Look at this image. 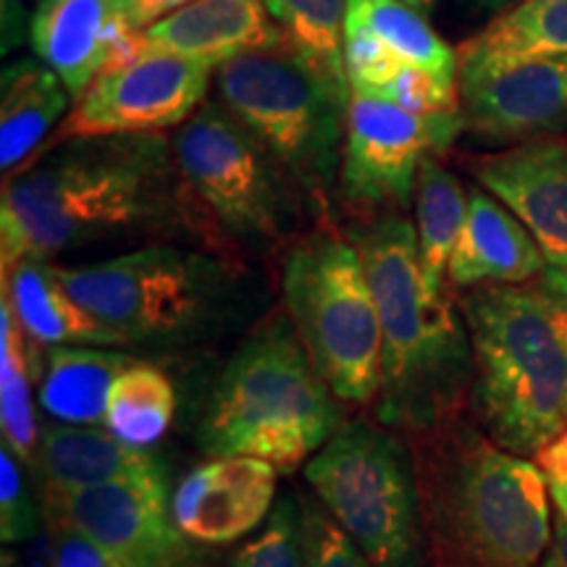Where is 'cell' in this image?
<instances>
[{
  "label": "cell",
  "instance_id": "obj_1",
  "mask_svg": "<svg viewBox=\"0 0 567 567\" xmlns=\"http://www.w3.org/2000/svg\"><path fill=\"white\" fill-rule=\"evenodd\" d=\"M221 239L176 166L166 134L74 137L45 145L6 176L0 197L3 274L27 258L145 234Z\"/></svg>",
  "mask_w": 567,
  "mask_h": 567
},
{
  "label": "cell",
  "instance_id": "obj_2",
  "mask_svg": "<svg viewBox=\"0 0 567 567\" xmlns=\"http://www.w3.org/2000/svg\"><path fill=\"white\" fill-rule=\"evenodd\" d=\"M429 567H538L551 544L536 460L502 450L471 415L408 434Z\"/></svg>",
  "mask_w": 567,
  "mask_h": 567
},
{
  "label": "cell",
  "instance_id": "obj_3",
  "mask_svg": "<svg viewBox=\"0 0 567 567\" xmlns=\"http://www.w3.org/2000/svg\"><path fill=\"white\" fill-rule=\"evenodd\" d=\"M347 237L363 258L381 321V392L375 417L402 436L465 413L473 352L452 297L423 289L417 231L402 210L358 218Z\"/></svg>",
  "mask_w": 567,
  "mask_h": 567
},
{
  "label": "cell",
  "instance_id": "obj_4",
  "mask_svg": "<svg viewBox=\"0 0 567 567\" xmlns=\"http://www.w3.org/2000/svg\"><path fill=\"white\" fill-rule=\"evenodd\" d=\"M473 352L471 415L486 436L536 460L567 431V295L542 281L460 295Z\"/></svg>",
  "mask_w": 567,
  "mask_h": 567
},
{
  "label": "cell",
  "instance_id": "obj_5",
  "mask_svg": "<svg viewBox=\"0 0 567 567\" xmlns=\"http://www.w3.org/2000/svg\"><path fill=\"white\" fill-rule=\"evenodd\" d=\"M339 405L289 318L252 331L213 386L200 423L210 457H252L292 473L339 429Z\"/></svg>",
  "mask_w": 567,
  "mask_h": 567
},
{
  "label": "cell",
  "instance_id": "obj_6",
  "mask_svg": "<svg viewBox=\"0 0 567 567\" xmlns=\"http://www.w3.org/2000/svg\"><path fill=\"white\" fill-rule=\"evenodd\" d=\"M55 271L124 347H182L208 337L234 313L243 279L229 258L163 243Z\"/></svg>",
  "mask_w": 567,
  "mask_h": 567
},
{
  "label": "cell",
  "instance_id": "obj_7",
  "mask_svg": "<svg viewBox=\"0 0 567 567\" xmlns=\"http://www.w3.org/2000/svg\"><path fill=\"white\" fill-rule=\"evenodd\" d=\"M216 101L264 145L318 216L339 184L347 101L289 51L250 53L216 69Z\"/></svg>",
  "mask_w": 567,
  "mask_h": 567
},
{
  "label": "cell",
  "instance_id": "obj_8",
  "mask_svg": "<svg viewBox=\"0 0 567 567\" xmlns=\"http://www.w3.org/2000/svg\"><path fill=\"white\" fill-rule=\"evenodd\" d=\"M281 297L310 363L337 400L371 405L381 392V321L350 237L318 229L289 245Z\"/></svg>",
  "mask_w": 567,
  "mask_h": 567
},
{
  "label": "cell",
  "instance_id": "obj_9",
  "mask_svg": "<svg viewBox=\"0 0 567 567\" xmlns=\"http://www.w3.org/2000/svg\"><path fill=\"white\" fill-rule=\"evenodd\" d=\"M305 481L375 567H429L413 452L381 421H342Z\"/></svg>",
  "mask_w": 567,
  "mask_h": 567
},
{
  "label": "cell",
  "instance_id": "obj_10",
  "mask_svg": "<svg viewBox=\"0 0 567 567\" xmlns=\"http://www.w3.org/2000/svg\"><path fill=\"white\" fill-rule=\"evenodd\" d=\"M176 166L224 243L281 245L300 221L305 197L276 161L218 101H205L172 134Z\"/></svg>",
  "mask_w": 567,
  "mask_h": 567
},
{
  "label": "cell",
  "instance_id": "obj_11",
  "mask_svg": "<svg viewBox=\"0 0 567 567\" xmlns=\"http://www.w3.org/2000/svg\"><path fill=\"white\" fill-rule=\"evenodd\" d=\"M465 132L463 111L413 113L352 92L337 193L358 218L402 210L413 200L423 161L439 158Z\"/></svg>",
  "mask_w": 567,
  "mask_h": 567
},
{
  "label": "cell",
  "instance_id": "obj_12",
  "mask_svg": "<svg viewBox=\"0 0 567 567\" xmlns=\"http://www.w3.org/2000/svg\"><path fill=\"white\" fill-rule=\"evenodd\" d=\"M216 69L166 53H140L137 59L105 69L51 134L48 145L74 137L158 134L179 130L208 101Z\"/></svg>",
  "mask_w": 567,
  "mask_h": 567
},
{
  "label": "cell",
  "instance_id": "obj_13",
  "mask_svg": "<svg viewBox=\"0 0 567 567\" xmlns=\"http://www.w3.org/2000/svg\"><path fill=\"white\" fill-rule=\"evenodd\" d=\"M457 101L465 130L494 142L567 132V55L484 59L460 51Z\"/></svg>",
  "mask_w": 567,
  "mask_h": 567
},
{
  "label": "cell",
  "instance_id": "obj_14",
  "mask_svg": "<svg viewBox=\"0 0 567 567\" xmlns=\"http://www.w3.org/2000/svg\"><path fill=\"white\" fill-rule=\"evenodd\" d=\"M48 515L101 544L122 567H205L174 523L168 488L111 484L48 496Z\"/></svg>",
  "mask_w": 567,
  "mask_h": 567
},
{
  "label": "cell",
  "instance_id": "obj_15",
  "mask_svg": "<svg viewBox=\"0 0 567 567\" xmlns=\"http://www.w3.org/2000/svg\"><path fill=\"white\" fill-rule=\"evenodd\" d=\"M467 168L526 226L547 268L567 271V142L530 140L471 158Z\"/></svg>",
  "mask_w": 567,
  "mask_h": 567
},
{
  "label": "cell",
  "instance_id": "obj_16",
  "mask_svg": "<svg viewBox=\"0 0 567 567\" xmlns=\"http://www.w3.org/2000/svg\"><path fill=\"white\" fill-rule=\"evenodd\" d=\"M281 473L252 457H213L189 471L172 494L174 523L200 547H226L264 526Z\"/></svg>",
  "mask_w": 567,
  "mask_h": 567
},
{
  "label": "cell",
  "instance_id": "obj_17",
  "mask_svg": "<svg viewBox=\"0 0 567 567\" xmlns=\"http://www.w3.org/2000/svg\"><path fill=\"white\" fill-rule=\"evenodd\" d=\"M34 55L80 101L105 69L140 55V32L126 24L116 0H40L30 19Z\"/></svg>",
  "mask_w": 567,
  "mask_h": 567
},
{
  "label": "cell",
  "instance_id": "obj_18",
  "mask_svg": "<svg viewBox=\"0 0 567 567\" xmlns=\"http://www.w3.org/2000/svg\"><path fill=\"white\" fill-rule=\"evenodd\" d=\"M281 48L266 0H195L140 32V53L179 55L213 69Z\"/></svg>",
  "mask_w": 567,
  "mask_h": 567
},
{
  "label": "cell",
  "instance_id": "obj_19",
  "mask_svg": "<svg viewBox=\"0 0 567 567\" xmlns=\"http://www.w3.org/2000/svg\"><path fill=\"white\" fill-rule=\"evenodd\" d=\"M45 496L92 486L134 484L168 488V467L145 446H132L105 425L48 423L40 439Z\"/></svg>",
  "mask_w": 567,
  "mask_h": 567
},
{
  "label": "cell",
  "instance_id": "obj_20",
  "mask_svg": "<svg viewBox=\"0 0 567 567\" xmlns=\"http://www.w3.org/2000/svg\"><path fill=\"white\" fill-rule=\"evenodd\" d=\"M547 274V258L530 231L505 205L473 187L467 193L463 231L450 260V287L528 284Z\"/></svg>",
  "mask_w": 567,
  "mask_h": 567
},
{
  "label": "cell",
  "instance_id": "obj_21",
  "mask_svg": "<svg viewBox=\"0 0 567 567\" xmlns=\"http://www.w3.org/2000/svg\"><path fill=\"white\" fill-rule=\"evenodd\" d=\"M3 297L30 342L40 347H113L124 342L66 292L53 260L27 258L3 274Z\"/></svg>",
  "mask_w": 567,
  "mask_h": 567
},
{
  "label": "cell",
  "instance_id": "obj_22",
  "mask_svg": "<svg viewBox=\"0 0 567 567\" xmlns=\"http://www.w3.org/2000/svg\"><path fill=\"white\" fill-rule=\"evenodd\" d=\"M71 95L61 76L40 59H21L0 80V166L9 176L40 151L42 140L69 116Z\"/></svg>",
  "mask_w": 567,
  "mask_h": 567
},
{
  "label": "cell",
  "instance_id": "obj_23",
  "mask_svg": "<svg viewBox=\"0 0 567 567\" xmlns=\"http://www.w3.org/2000/svg\"><path fill=\"white\" fill-rule=\"evenodd\" d=\"M132 363L113 347H51L40 375L42 413L63 425H103L111 389Z\"/></svg>",
  "mask_w": 567,
  "mask_h": 567
},
{
  "label": "cell",
  "instance_id": "obj_24",
  "mask_svg": "<svg viewBox=\"0 0 567 567\" xmlns=\"http://www.w3.org/2000/svg\"><path fill=\"white\" fill-rule=\"evenodd\" d=\"M467 193L439 158L423 161L415 187L417 264L423 289L436 300L450 297V260L463 231Z\"/></svg>",
  "mask_w": 567,
  "mask_h": 567
},
{
  "label": "cell",
  "instance_id": "obj_25",
  "mask_svg": "<svg viewBox=\"0 0 567 567\" xmlns=\"http://www.w3.org/2000/svg\"><path fill=\"white\" fill-rule=\"evenodd\" d=\"M266 9L279 27L284 51L308 63L350 101L352 87L344 61L350 0H266Z\"/></svg>",
  "mask_w": 567,
  "mask_h": 567
},
{
  "label": "cell",
  "instance_id": "obj_26",
  "mask_svg": "<svg viewBox=\"0 0 567 567\" xmlns=\"http://www.w3.org/2000/svg\"><path fill=\"white\" fill-rule=\"evenodd\" d=\"M347 27L375 34L394 59L425 71L446 90L457 92L460 51L446 45L415 6L405 0H350Z\"/></svg>",
  "mask_w": 567,
  "mask_h": 567
},
{
  "label": "cell",
  "instance_id": "obj_27",
  "mask_svg": "<svg viewBox=\"0 0 567 567\" xmlns=\"http://www.w3.org/2000/svg\"><path fill=\"white\" fill-rule=\"evenodd\" d=\"M40 344L30 342L13 316L11 305L0 297V429L27 467H40V439L34 421L32 384L40 379Z\"/></svg>",
  "mask_w": 567,
  "mask_h": 567
},
{
  "label": "cell",
  "instance_id": "obj_28",
  "mask_svg": "<svg viewBox=\"0 0 567 567\" xmlns=\"http://www.w3.org/2000/svg\"><path fill=\"white\" fill-rule=\"evenodd\" d=\"M176 413V389L153 363H134L111 389L105 429L132 446H151L166 436Z\"/></svg>",
  "mask_w": 567,
  "mask_h": 567
},
{
  "label": "cell",
  "instance_id": "obj_29",
  "mask_svg": "<svg viewBox=\"0 0 567 567\" xmlns=\"http://www.w3.org/2000/svg\"><path fill=\"white\" fill-rule=\"evenodd\" d=\"M460 51L484 59L567 55V0H520Z\"/></svg>",
  "mask_w": 567,
  "mask_h": 567
},
{
  "label": "cell",
  "instance_id": "obj_30",
  "mask_svg": "<svg viewBox=\"0 0 567 567\" xmlns=\"http://www.w3.org/2000/svg\"><path fill=\"white\" fill-rule=\"evenodd\" d=\"M231 567H310V526L305 502L284 494L260 528V534L243 544Z\"/></svg>",
  "mask_w": 567,
  "mask_h": 567
},
{
  "label": "cell",
  "instance_id": "obj_31",
  "mask_svg": "<svg viewBox=\"0 0 567 567\" xmlns=\"http://www.w3.org/2000/svg\"><path fill=\"white\" fill-rule=\"evenodd\" d=\"M27 467L9 444L0 446V538L6 547L38 536L42 507L34 502Z\"/></svg>",
  "mask_w": 567,
  "mask_h": 567
},
{
  "label": "cell",
  "instance_id": "obj_32",
  "mask_svg": "<svg viewBox=\"0 0 567 567\" xmlns=\"http://www.w3.org/2000/svg\"><path fill=\"white\" fill-rule=\"evenodd\" d=\"M371 97H381V101H389L413 113L460 109L455 90H446L444 84H439L434 80V76L410 66V63H402L384 84H379V87L371 92Z\"/></svg>",
  "mask_w": 567,
  "mask_h": 567
},
{
  "label": "cell",
  "instance_id": "obj_33",
  "mask_svg": "<svg viewBox=\"0 0 567 567\" xmlns=\"http://www.w3.org/2000/svg\"><path fill=\"white\" fill-rule=\"evenodd\" d=\"M310 526V567H375L318 499H302Z\"/></svg>",
  "mask_w": 567,
  "mask_h": 567
},
{
  "label": "cell",
  "instance_id": "obj_34",
  "mask_svg": "<svg viewBox=\"0 0 567 567\" xmlns=\"http://www.w3.org/2000/svg\"><path fill=\"white\" fill-rule=\"evenodd\" d=\"M53 520V567H122L105 551L101 544L92 542L82 530L69 523Z\"/></svg>",
  "mask_w": 567,
  "mask_h": 567
},
{
  "label": "cell",
  "instance_id": "obj_35",
  "mask_svg": "<svg viewBox=\"0 0 567 567\" xmlns=\"http://www.w3.org/2000/svg\"><path fill=\"white\" fill-rule=\"evenodd\" d=\"M536 465L542 467L544 478H547V488L551 505L557 507V517L567 520V431L538 452Z\"/></svg>",
  "mask_w": 567,
  "mask_h": 567
},
{
  "label": "cell",
  "instance_id": "obj_36",
  "mask_svg": "<svg viewBox=\"0 0 567 567\" xmlns=\"http://www.w3.org/2000/svg\"><path fill=\"white\" fill-rule=\"evenodd\" d=\"M116 3L124 13L126 24L134 32H142L155 24V21L172 17V13L184 9V6L195 3V0H116Z\"/></svg>",
  "mask_w": 567,
  "mask_h": 567
},
{
  "label": "cell",
  "instance_id": "obj_37",
  "mask_svg": "<svg viewBox=\"0 0 567 567\" xmlns=\"http://www.w3.org/2000/svg\"><path fill=\"white\" fill-rule=\"evenodd\" d=\"M538 567H567V520H563V517H557L551 544Z\"/></svg>",
  "mask_w": 567,
  "mask_h": 567
},
{
  "label": "cell",
  "instance_id": "obj_38",
  "mask_svg": "<svg viewBox=\"0 0 567 567\" xmlns=\"http://www.w3.org/2000/svg\"><path fill=\"white\" fill-rule=\"evenodd\" d=\"M471 9L476 13H499L505 9H513L517 0H467Z\"/></svg>",
  "mask_w": 567,
  "mask_h": 567
},
{
  "label": "cell",
  "instance_id": "obj_39",
  "mask_svg": "<svg viewBox=\"0 0 567 567\" xmlns=\"http://www.w3.org/2000/svg\"><path fill=\"white\" fill-rule=\"evenodd\" d=\"M544 279H547L549 284H555L557 289H563V292L567 295V271H551V268H547Z\"/></svg>",
  "mask_w": 567,
  "mask_h": 567
},
{
  "label": "cell",
  "instance_id": "obj_40",
  "mask_svg": "<svg viewBox=\"0 0 567 567\" xmlns=\"http://www.w3.org/2000/svg\"><path fill=\"white\" fill-rule=\"evenodd\" d=\"M413 6L417 11H431V6H434V0H413Z\"/></svg>",
  "mask_w": 567,
  "mask_h": 567
},
{
  "label": "cell",
  "instance_id": "obj_41",
  "mask_svg": "<svg viewBox=\"0 0 567 567\" xmlns=\"http://www.w3.org/2000/svg\"><path fill=\"white\" fill-rule=\"evenodd\" d=\"M405 3H410V6H413V0H405Z\"/></svg>",
  "mask_w": 567,
  "mask_h": 567
}]
</instances>
